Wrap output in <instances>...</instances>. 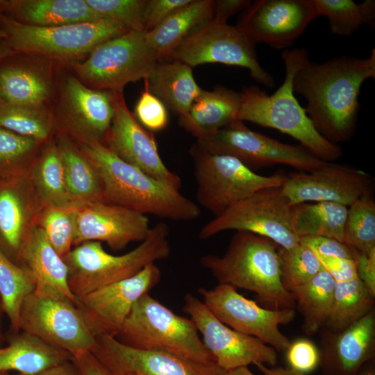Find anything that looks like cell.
<instances>
[{"mask_svg":"<svg viewBox=\"0 0 375 375\" xmlns=\"http://www.w3.org/2000/svg\"><path fill=\"white\" fill-rule=\"evenodd\" d=\"M375 77V51L365 58L339 57L324 63L307 60L295 73L294 92L307 101L306 113L317 130L334 143L353 133L362 83Z\"/></svg>","mask_w":375,"mask_h":375,"instance_id":"6da1fadb","label":"cell"},{"mask_svg":"<svg viewBox=\"0 0 375 375\" xmlns=\"http://www.w3.org/2000/svg\"><path fill=\"white\" fill-rule=\"evenodd\" d=\"M80 149L98 172L103 202L174 221L200 216L198 205L178 190L124 161L103 142L81 143Z\"/></svg>","mask_w":375,"mask_h":375,"instance_id":"7a4b0ae2","label":"cell"},{"mask_svg":"<svg viewBox=\"0 0 375 375\" xmlns=\"http://www.w3.org/2000/svg\"><path fill=\"white\" fill-rule=\"evenodd\" d=\"M282 59L285 77L282 85L268 94L256 86L243 88L237 119L276 129L297 140L319 158L330 162L341 155L340 148L315 128L294 95L292 81L297 71L309 60L304 49L285 50Z\"/></svg>","mask_w":375,"mask_h":375,"instance_id":"3957f363","label":"cell"},{"mask_svg":"<svg viewBox=\"0 0 375 375\" xmlns=\"http://www.w3.org/2000/svg\"><path fill=\"white\" fill-rule=\"evenodd\" d=\"M278 246L271 240L236 231L223 256L200 259L219 283L253 292L267 308L294 309L295 301L281 281Z\"/></svg>","mask_w":375,"mask_h":375,"instance_id":"277c9868","label":"cell"},{"mask_svg":"<svg viewBox=\"0 0 375 375\" xmlns=\"http://www.w3.org/2000/svg\"><path fill=\"white\" fill-rule=\"evenodd\" d=\"M169 227L162 222L151 227L147 237L133 250L115 256L98 241L77 245L62 259L68 270V285L76 297L134 276L147 265L171 253Z\"/></svg>","mask_w":375,"mask_h":375,"instance_id":"5b68a950","label":"cell"},{"mask_svg":"<svg viewBox=\"0 0 375 375\" xmlns=\"http://www.w3.org/2000/svg\"><path fill=\"white\" fill-rule=\"evenodd\" d=\"M123 343L169 352L198 362L215 363L190 318L182 317L149 293L134 304L119 335Z\"/></svg>","mask_w":375,"mask_h":375,"instance_id":"8992f818","label":"cell"},{"mask_svg":"<svg viewBox=\"0 0 375 375\" xmlns=\"http://www.w3.org/2000/svg\"><path fill=\"white\" fill-rule=\"evenodd\" d=\"M190 154L194 159L197 200L215 217L258 190L281 187L287 176L280 173L258 174L233 156L211 153L195 144Z\"/></svg>","mask_w":375,"mask_h":375,"instance_id":"52a82bcc","label":"cell"},{"mask_svg":"<svg viewBox=\"0 0 375 375\" xmlns=\"http://www.w3.org/2000/svg\"><path fill=\"white\" fill-rule=\"evenodd\" d=\"M145 34L144 30L131 31L99 44L85 61L73 64L76 77L88 88L108 91L147 78L159 60Z\"/></svg>","mask_w":375,"mask_h":375,"instance_id":"ba28073f","label":"cell"},{"mask_svg":"<svg viewBox=\"0 0 375 375\" xmlns=\"http://www.w3.org/2000/svg\"><path fill=\"white\" fill-rule=\"evenodd\" d=\"M294 205L281 187L265 188L229 207L203 225L199 233L206 240L228 230L247 231L267 238L290 249L299 243L292 226Z\"/></svg>","mask_w":375,"mask_h":375,"instance_id":"9c48e42d","label":"cell"},{"mask_svg":"<svg viewBox=\"0 0 375 375\" xmlns=\"http://www.w3.org/2000/svg\"><path fill=\"white\" fill-rule=\"evenodd\" d=\"M5 40L15 53H35L62 58H74L99 44L128 31L106 19L57 26H35L5 17Z\"/></svg>","mask_w":375,"mask_h":375,"instance_id":"30bf717a","label":"cell"},{"mask_svg":"<svg viewBox=\"0 0 375 375\" xmlns=\"http://www.w3.org/2000/svg\"><path fill=\"white\" fill-rule=\"evenodd\" d=\"M195 145L211 153L233 156L249 168L283 165L310 172L330 162L303 147L285 144L255 132L240 120L197 140Z\"/></svg>","mask_w":375,"mask_h":375,"instance_id":"8fae6325","label":"cell"},{"mask_svg":"<svg viewBox=\"0 0 375 375\" xmlns=\"http://www.w3.org/2000/svg\"><path fill=\"white\" fill-rule=\"evenodd\" d=\"M169 60H179L191 67L220 63L247 69L258 83L272 88L273 76L259 63L255 43L237 26L213 20L190 35L171 54Z\"/></svg>","mask_w":375,"mask_h":375,"instance_id":"7c38bea8","label":"cell"},{"mask_svg":"<svg viewBox=\"0 0 375 375\" xmlns=\"http://www.w3.org/2000/svg\"><path fill=\"white\" fill-rule=\"evenodd\" d=\"M198 292L210 311L233 330L256 338L276 350L286 351L290 345L279 326L293 320L294 309L261 307L228 284L219 283L209 290L200 288Z\"/></svg>","mask_w":375,"mask_h":375,"instance_id":"4fadbf2b","label":"cell"},{"mask_svg":"<svg viewBox=\"0 0 375 375\" xmlns=\"http://www.w3.org/2000/svg\"><path fill=\"white\" fill-rule=\"evenodd\" d=\"M19 329L68 352L72 357L92 353L96 344V338L73 302L42 297L33 292L22 306Z\"/></svg>","mask_w":375,"mask_h":375,"instance_id":"5bb4252c","label":"cell"},{"mask_svg":"<svg viewBox=\"0 0 375 375\" xmlns=\"http://www.w3.org/2000/svg\"><path fill=\"white\" fill-rule=\"evenodd\" d=\"M183 312L194 323L202 341L215 363L224 371L261 363L274 365L277 353L272 347L251 335L222 323L206 307L202 300L187 293Z\"/></svg>","mask_w":375,"mask_h":375,"instance_id":"9a60e30c","label":"cell"},{"mask_svg":"<svg viewBox=\"0 0 375 375\" xmlns=\"http://www.w3.org/2000/svg\"><path fill=\"white\" fill-rule=\"evenodd\" d=\"M156 263L147 265L134 276L76 297L74 305L95 338L116 337L134 304L160 281Z\"/></svg>","mask_w":375,"mask_h":375,"instance_id":"2e32d148","label":"cell"},{"mask_svg":"<svg viewBox=\"0 0 375 375\" xmlns=\"http://www.w3.org/2000/svg\"><path fill=\"white\" fill-rule=\"evenodd\" d=\"M318 17L313 0H258L242 12L236 26L255 44L280 49L292 45Z\"/></svg>","mask_w":375,"mask_h":375,"instance_id":"e0dca14e","label":"cell"},{"mask_svg":"<svg viewBox=\"0 0 375 375\" xmlns=\"http://www.w3.org/2000/svg\"><path fill=\"white\" fill-rule=\"evenodd\" d=\"M110 92L114 115L105 138L106 146L124 161L179 190L181 178L162 160L153 133L144 128L128 110L123 90Z\"/></svg>","mask_w":375,"mask_h":375,"instance_id":"ac0fdd59","label":"cell"},{"mask_svg":"<svg viewBox=\"0 0 375 375\" xmlns=\"http://www.w3.org/2000/svg\"><path fill=\"white\" fill-rule=\"evenodd\" d=\"M374 188L372 178L365 172L331 162L312 172L290 174L281 185L292 205L328 201L348 207L372 195Z\"/></svg>","mask_w":375,"mask_h":375,"instance_id":"d6986e66","label":"cell"},{"mask_svg":"<svg viewBox=\"0 0 375 375\" xmlns=\"http://www.w3.org/2000/svg\"><path fill=\"white\" fill-rule=\"evenodd\" d=\"M92 353L115 375H221L224 372L216 363L204 364L163 351L134 348L109 335L96 338Z\"/></svg>","mask_w":375,"mask_h":375,"instance_id":"ffe728a7","label":"cell"},{"mask_svg":"<svg viewBox=\"0 0 375 375\" xmlns=\"http://www.w3.org/2000/svg\"><path fill=\"white\" fill-rule=\"evenodd\" d=\"M150 228L145 215L103 201L85 202L76 205L73 245L105 242L119 251L131 242L143 241Z\"/></svg>","mask_w":375,"mask_h":375,"instance_id":"44dd1931","label":"cell"},{"mask_svg":"<svg viewBox=\"0 0 375 375\" xmlns=\"http://www.w3.org/2000/svg\"><path fill=\"white\" fill-rule=\"evenodd\" d=\"M60 108L65 127L81 143L105 139L114 115L110 91L92 89L69 76L62 86Z\"/></svg>","mask_w":375,"mask_h":375,"instance_id":"7402d4cb","label":"cell"},{"mask_svg":"<svg viewBox=\"0 0 375 375\" xmlns=\"http://www.w3.org/2000/svg\"><path fill=\"white\" fill-rule=\"evenodd\" d=\"M42 210L32 185L30 169L0 181V240L16 256L38 225Z\"/></svg>","mask_w":375,"mask_h":375,"instance_id":"603a6c76","label":"cell"},{"mask_svg":"<svg viewBox=\"0 0 375 375\" xmlns=\"http://www.w3.org/2000/svg\"><path fill=\"white\" fill-rule=\"evenodd\" d=\"M16 256L34 282L35 294L76 303L68 285L67 267L40 226L32 229Z\"/></svg>","mask_w":375,"mask_h":375,"instance_id":"cb8c5ba5","label":"cell"},{"mask_svg":"<svg viewBox=\"0 0 375 375\" xmlns=\"http://www.w3.org/2000/svg\"><path fill=\"white\" fill-rule=\"evenodd\" d=\"M333 344L326 355V363L331 373L333 375H357L374 355V310L344 330L335 333Z\"/></svg>","mask_w":375,"mask_h":375,"instance_id":"d4e9b609","label":"cell"},{"mask_svg":"<svg viewBox=\"0 0 375 375\" xmlns=\"http://www.w3.org/2000/svg\"><path fill=\"white\" fill-rule=\"evenodd\" d=\"M6 16L35 26H57L102 19L85 0H10Z\"/></svg>","mask_w":375,"mask_h":375,"instance_id":"484cf974","label":"cell"},{"mask_svg":"<svg viewBox=\"0 0 375 375\" xmlns=\"http://www.w3.org/2000/svg\"><path fill=\"white\" fill-rule=\"evenodd\" d=\"M192 67L176 60L159 62L144 80L149 90L178 115L185 119L202 89L193 76Z\"/></svg>","mask_w":375,"mask_h":375,"instance_id":"4316f807","label":"cell"},{"mask_svg":"<svg viewBox=\"0 0 375 375\" xmlns=\"http://www.w3.org/2000/svg\"><path fill=\"white\" fill-rule=\"evenodd\" d=\"M213 19V1L192 0L145 34L147 44L159 62L172 52L194 31Z\"/></svg>","mask_w":375,"mask_h":375,"instance_id":"83f0119b","label":"cell"},{"mask_svg":"<svg viewBox=\"0 0 375 375\" xmlns=\"http://www.w3.org/2000/svg\"><path fill=\"white\" fill-rule=\"evenodd\" d=\"M241 94L222 86L203 90L180 124L197 140L210 135L237 119Z\"/></svg>","mask_w":375,"mask_h":375,"instance_id":"f1b7e54d","label":"cell"},{"mask_svg":"<svg viewBox=\"0 0 375 375\" xmlns=\"http://www.w3.org/2000/svg\"><path fill=\"white\" fill-rule=\"evenodd\" d=\"M15 54L0 60V102L43 107L51 92L49 78L40 70L19 62Z\"/></svg>","mask_w":375,"mask_h":375,"instance_id":"f546056e","label":"cell"},{"mask_svg":"<svg viewBox=\"0 0 375 375\" xmlns=\"http://www.w3.org/2000/svg\"><path fill=\"white\" fill-rule=\"evenodd\" d=\"M72 359L67 351L23 332L0 349V372L33 375Z\"/></svg>","mask_w":375,"mask_h":375,"instance_id":"4dcf8cb0","label":"cell"},{"mask_svg":"<svg viewBox=\"0 0 375 375\" xmlns=\"http://www.w3.org/2000/svg\"><path fill=\"white\" fill-rule=\"evenodd\" d=\"M348 206L335 202H305L294 205L292 226L299 238L324 236L343 242Z\"/></svg>","mask_w":375,"mask_h":375,"instance_id":"1f68e13d","label":"cell"},{"mask_svg":"<svg viewBox=\"0 0 375 375\" xmlns=\"http://www.w3.org/2000/svg\"><path fill=\"white\" fill-rule=\"evenodd\" d=\"M62 160L67 187L73 203L103 201L102 186L94 165L82 151L62 138L57 144Z\"/></svg>","mask_w":375,"mask_h":375,"instance_id":"d6a6232c","label":"cell"},{"mask_svg":"<svg viewBox=\"0 0 375 375\" xmlns=\"http://www.w3.org/2000/svg\"><path fill=\"white\" fill-rule=\"evenodd\" d=\"M30 177L42 208L75 204L68 192L64 166L57 144L49 145L30 167Z\"/></svg>","mask_w":375,"mask_h":375,"instance_id":"836d02e7","label":"cell"},{"mask_svg":"<svg viewBox=\"0 0 375 375\" xmlns=\"http://www.w3.org/2000/svg\"><path fill=\"white\" fill-rule=\"evenodd\" d=\"M335 283L322 267L308 283L292 294L302 315V328L307 335H313L325 326L331 309Z\"/></svg>","mask_w":375,"mask_h":375,"instance_id":"e575fe53","label":"cell"},{"mask_svg":"<svg viewBox=\"0 0 375 375\" xmlns=\"http://www.w3.org/2000/svg\"><path fill=\"white\" fill-rule=\"evenodd\" d=\"M374 296L358 277L335 282L329 317L325 324L339 333L373 310Z\"/></svg>","mask_w":375,"mask_h":375,"instance_id":"d590c367","label":"cell"},{"mask_svg":"<svg viewBox=\"0 0 375 375\" xmlns=\"http://www.w3.org/2000/svg\"><path fill=\"white\" fill-rule=\"evenodd\" d=\"M319 16L328 19L332 33L349 36L364 24L372 25L375 20V1L357 3L352 0H313Z\"/></svg>","mask_w":375,"mask_h":375,"instance_id":"8d00e7d4","label":"cell"},{"mask_svg":"<svg viewBox=\"0 0 375 375\" xmlns=\"http://www.w3.org/2000/svg\"><path fill=\"white\" fill-rule=\"evenodd\" d=\"M34 290V282L28 272L14 264L0 248V296L3 308L15 329H19L22 306Z\"/></svg>","mask_w":375,"mask_h":375,"instance_id":"74e56055","label":"cell"},{"mask_svg":"<svg viewBox=\"0 0 375 375\" xmlns=\"http://www.w3.org/2000/svg\"><path fill=\"white\" fill-rule=\"evenodd\" d=\"M0 127L41 142L51 135L53 120L43 107H29L0 102Z\"/></svg>","mask_w":375,"mask_h":375,"instance_id":"f35d334b","label":"cell"},{"mask_svg":"<svg viewBox=\"0 0 375 375\" xmlns=\"http://www.w3.org/2000/svg\"><path fill=\"white\" fill-rule=\"evenodd\" d=\"M343 242L361 253L375 250V201L365 196L348 207Z\"/></svg>","mask_w":375,"mask_h":375,"instance_id":"ab89813d","label":"cell"},{"mask_svg":"<svg viewBox=\"0 0 375 375\" xmlns=\"http://www.w3.org/2000/svg\"><path fill=\"white\" fill-rule=\"evenodd\" d=\"M281 281L291 294L308 283L322 268L315 253L300 242L290 248H278Z\"/></svg>","mask_w":375,"mask_h":375,"instance_id":"60d3db41","label":"cell"},{"mask_svg":"<svg viewBox=\"0 0 375 375\" xmlns=\"http://www.w3.org/2000/svg\"><path fill=\"white\" fill-rule=\"evenodd\" d=\"M76 205L44 208L38 217V226L62 258L72 250L73 245Z\"/></svg>","mask_w":375,"mask_h":375,"instance_id":"b9f144b4","label":"cell"},{"mask_svg":"<svg viewBox=\"0 0 375 375\" xmlns=\"http://www.w3.org/2000/svg\"><path fill=\"white\" fill-rule=\"evenodd\" d=\"M39 142L0 127V181L22 174Z\"/></svg>","mask_w":375,"mask_h":375,"instance_id":"7bdbcfd3","label":"cell"},{"mask_svg":"<svg viewBox=\"0 0 375 375\" xmlns=\"http://www.w3.org/2000/svg\"><path fill=\"white\" fill-rule=\"evenodd\" d=\"M85 1L102 19L115 22L128 31L144 30L143 12L147 0Z\"/></svg>","mask_w":375,"mask_h":375,"instance_id":"ee69618b","label":"cell"},{"mask_svg":"<svg viewBox=\"0 0 375 375\" xmlns=\"http://www.w3.org/2000/svg\"><path fill=\"white\" fill-rule=\"evenodd\" d=\"M144 89L135 107V117L147 130L156 132L163 130L168 123V112L162 101L144 85Z\"/></svg>","mask_w":375,"mask_h":375,"instance_id":"f6af8a7d","label":"cell"},{"mask_svg":"<svg viewBox=\"0 0 375 375\" xmlns=\"http://www.w3.org/2000/svg\"><path fill=\"white\" fill-rule=\"evenodd\" d=\"M286 351L290 369L295 372L305 375L313 371L318 365V351L308 340H297L291 343Z\"/></svg>","mask_w":375,"mask_h":375,"instance_id":"bcb514c9","label":"cell"},{"mask_svg":"<svg viewBox=\"0 0 375 375\" xmlns=\"http://www.w3.org/2000/svg\"><path fill=\"white\" fill-rule=\"evenodd\" d=\"M299 242L315 254L356 260L359 252L338 240L324 236H304Z\"/></svg>","mask_w":375,"mask_h":375,"instance_id":"7dc6e473","label":"cell"},{"mask_svg":"<svg viewBox=\"0 0 375 375\" xmlns=\"http://www.w3.org/2000/svg\"><path fill=\"white\" fill-rule=\"evenodd\" d=\"M192 0H147L143 12L144 30L151 31L174 11Z\"/></svg>","mask_w":375,"mask_h":375,"instance_id":"c3c4849f","label":"cell"},{"mask_svg":"<svg viewBox=\"0 0 375 375\" xmlns=\"http://www.w3.org/2000/svg\"><path fill=\"white\" fill-rule=\"evenodd\" d=\"M315 255L322 267L335 282L345 281L358 277L355 260Z\"/></svg>","mask_w":375,"mask_h":375,"instance_id":"681fc988","label":"cell"},{"mask_svg":"<svg viewBox=\"0 0 375 375\" xmlns=\"http://www.w3.org/2000/svg\"><path fill=\"white\" fill-rule=\"evenodd\" d=\"M355 260L358 278L375 296V250L369 253H358Z\"/></svg>","mask_w":375,"mask_h":375,"instance_id":"f907efd6","label":"cell"},{"mask_svg":"<svg viewBox=\"0 0 375 375\" xmlns=\"http://www.w3.org/2000/svg\"><path fill=\"white\" fill-rule=\"evenodd\" d=\"M251 3L248 0H216L213 1L212 20L226 24L228 19L240 11H243Z\"/></svg>","mask_w":375,"mask_h":375,"instance_id":"816d5d0a","label":"cell"},{"mask_svg":"<svg viewBox=\"0 0 375 375\" xmlns=\"http://www.w3.org/2000/svg\"><path fill=\"white\" fill-rule=\"evenodd\" d=\"M72 360L81 375H114L91 352L72 357Z\"/></svg>","mask_w":375,"mask_h":375,"instance_id":"f5cc1de1","label":"cell"},{"mask_svg":"<svg viewBox=\"0 0 375 375\" xmlns=\"http://www.w3.org/2000/svg\"><path fill=\"white\" fill-rule=\"evenodd\" d=\"M17 375H24L19 374ZM33 375H81L72 359Z\"/></svg>","mask_w":375,"mask_h":375,"instance_id":"db71d44e","label":"cell"},{"mask_svg":"<svg viewBox=\"0 0 375 375\" xmlns=\"http://www.w3.org/2000/svg\"><path fill=\"white\" fill-rule=\"evenodd\" d=\"M256 366L264 375H303L290 369H285L281 367H267L265 365L261 363H258Z\"/></svg>","mask_w":375,"mask_h":375,"instance_id":"11a10c76","label":"cell"},{"mask_svg":"<svg viewBox=\"0 0 375 375\" xmlns=\"http://www.w3.org/2000/svg\"><path fill=\"white\" fill-rule=\"evenodd\" d=\"M221 375H254L248 367H241L233 369L224 371Z\"/></svg>","mask_w":375,"mask_h":375,"instance_id":"9f6ffc18","label":"cell"},{"mask_svg":"<svg viewBox=\"0 0 375 375\" xmlns=\"http://www.w3.org/2000/svg\"><path fill=\"white\" fill-rule=\"evenodd\" d=\"M15 53L6 43L5 40H0V60L10 55Z\"/></svg>","mask_w":375,"mask_h":375,"instance_id":"6f0895ef","label":"cell"},{"mask_svg":"<svg viewBox=\"0 0 375 375\" xmlns=\"http://www.w3.org/2000/svg\"><path fill=\"white\" fill-rule=\"evenodd\" d=\"M7 1L0 0V29L3 30V19L6 17Z\"/></svg>","mask_w":375,"mask_h":375,"instance_id":"680465c9","label":"cell"},{"mask_svg":"<svg viewBox=\"0 0 375 375\" xmlns=\"http://www.w3.org/2000/svg\"><path fill=\"white\" fill-rule=\"evenodd\" d=\"M357 375H375L374 366L369 365L367 367L364 368L361 372H358Z\"/></svg>","mask_w":375,"mask_h":375,"instance_id":"91938a15","label":"cell"},{"mask_svg":"<svg viewBox=\"0 0 375 375\" xmlns=\"http://www.w3.org/2000/svg\"><path fill=\"white\" fill-rule=\"evenodd\" d=\"M7 38H8L7 33L3 30L0 29V40L6 39Z\"/></svg>","mask_w":375,"mask_h":375,"instance_id":"94428289","label":"cell"},{"mask_svg":"<svg viewBox=\"0 0 375 375\" xmlns=\"http://www.w3.org/2000/svg\"><path fill=\"white\" fill-rule=\"evenodd\" d=\"M118 375H142V374H118Z\"/></svg>","mask_w":375,"mask_h":375,"instance_id":"6125c7cd","label":"cell"},{"mask_svg":"<svg viewBox=\"0 0 375 375\" xmlns=\"http://www.w3.org/2000/svg\"><path fill=\"white\" fill-rule=\"evenodd\" d=\"M0 375H8L6 372H0Z\"/></svg>","mask_w":375,"mask_h":375,"instance_id":"be15d7a7","label":"cell"},{"mask_svg":"<svg viewBox=\"0 0 375 375\" xmlns=\"http://www.w3.org/2000/svg\"><path fill=\"white\" fill-rule=\"evenodd\" d=\"M0 349H1V348H0Z\"/></svg>","mask_w":375,"mask_h":375,"instance_id":"e7e4bbea","label":"cell"}]
</instances>
